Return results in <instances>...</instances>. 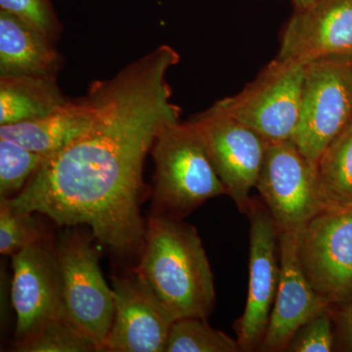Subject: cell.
<instances>
[{
	"instance_id": "16",
	"label": "cell",
	"mask_w": 352,
	"mask_h": 352,
	"mask_svg": "<svg viewBox=\"0 0 352 352\" xmlns=\"http://www.w3.org/2000/svg\"><path fill=\"white\" fill-rule=\"evenodd\" d=\"M60 66L61 57L52 39L0 10V78L56 76Z\"/></svg>"
},
{
	"instance_id": "24",
	"label": "cell",
	"mask_w": 352,
	"mask_h": 352,
	"mask_svg": "<svg viewBox=\"0 0 352 352\" xmlns=\"http://www.w3.org/2000/svg\"><path fill=\"white\" fill-rule=\"evenodd\" d=\"M0 10L25 21L53 41L59 32L50 0H0Z\"/></svg>"
},
{
	"instance_id": "15",
	"label": "cell",
	"mask_w": 352,
	"mask_h": 352,
	"mask_svg": "<svg viewBox=\"0 0 352 352\" xmlns=\"http://www.w3.org/2000/svg\"><path fill=\"white\" fill-rule=\"evenodd\" d=\"M95 118L88 95L69 100L54 112L19 124L0 126V138L8 139L44 159L62 151L89 129Z\"/></svg>"
},
{
	"instance_id": "7",
	"label": "cell",
	"mask_w": 352,
	"mask_h": 352,
	"mask_svg": "<svg viewBox=\"0 0 352 352\" xmlns=\"http://www.w3.org/2000/svg\"><path fill=\"white\" fill-rule=\"evenodd\" d=\"M205 145L210 162L230 197L245 214L256 189L268 142L214 104L189 120Z\"/></svg>"
},
{
	"instance_id": "12",
	"label": "cell",
	"mask_w": 352,
	"mask_h": 352,
	"mask_svg": "<svg viewBox=\"0 0 352 352\" xmlns=\"http://www.w3.org/2000/svg\"><path fill=\"white\" fill-rule=\"evenodd\" d=\"M115 314L104 351L166 352L175 319L133 270L113 279Z\"/></svg>"
},
{
	"instance_id": "18",
	"label": "cell",
	"mask_w": 352,
	"mask_h": 352,
	"mask_svg": "<svg viewBox=\"0 0 352 352\" xmlns=\"http://www.w3.org/2000/svg\"><path fill=\"white\" fill-rule=\"evenodd\" d=\"M322 210L352 208V120L316 163Z\"/></svg>"
},
{
	"instance_id": "20",
	"label": "cell",
	"mask_w": 352,
	"mask_h": 352,
	"mask_svg": "<svg viewBox=\"0 0 352 352\" xmlns=\"http://www.w3.org/2000/svg\"><path fill=\"white\" fill-rule=\"evenodd\" d=\"M19 352L99 351L94 340L80 332L66 316L44 324L34 335L14 344Z\"/></svg>"
},
{
	"instance_id": "25",
	"label": "cell",
	"mask_w": 352,
	"mask_h": 352,
	"mask_svg": "<svg viewBox=\"0 0 352 352\" xmlns=\"http://www.w3.org/2000/svg\"><path fill=\"white\" fill-rule=\"evenodd\" d=\"M338 335L346 351H352V298L344 305L333 308Z\"/></svg>"
},
{
	"instance_id": "5",
	"label": "cell",
	"mask_w": 352,
	"mask_h": 352,
	"mask_svg": "<svg viewBox=\"0 0 352 352\" xmlns=\"http://www.w3.org/2000/svg\"><path fill=\"white\" fill-rule=\"evenodd\" d=\"M307 66L276 58L240 94L215 104L267 142L292 141L300 119Z\"/></svg>"
},
{
	"instance_id": "6",
	"label": "cell",
	"mask_w": 352,
	"mask_h": 352,
	"mask_svg": "<svg viewBox=\"0 0 352 352\" xmlns=\"http://www.w3.org/2000/svg\"><path fill=\"white\" fill-rule=\"evenodd\" d=\"M351 120L352 57L322 58L308 63L292 142L316 164Z\"/></svg>"
},
{
	"instance_id": "9",
	"label": "cell",
	"mask_w": 352,
	"mask_h": 352,
	"mask_svg": "<svg viewBox=\"0 0 352 352\" xmlns=\"http://www.w3.org/2000/svg\"><path fill=\"white\" fill-rule=\"evenodd\" d=\"M300 265L333 307L352 298V208L322 210L298 232Z\"/></svg>"
},
{
	"instance_id": "10",
	"label": "cell",
	"mask_w": 352,
	"mask_h": 352,
	"mask_svg": "<svg viewBox=\"0 0 352 352\" xmlns=\"http://www.w3.org/2000/svg\"><path fill=\"white\" fill-rule=\"evenodd\" d=\"M245 214L250 220L249 289L242 316L235 323L242 351H258L270 324L280 280L279 237L270 210L251 200Z\"/></svg>"
},
{
	"instance_id": "22",
	"label": "cell",
	"mask_w": 352,
	"mask_h": 352,
	"mask_svg": "<svg viewBox=\"0 0 352 352\" xmlns=\"http://www.w3.org/2000/svg\"><path fill=\"white\" fill-rule=\"evenodd\" d=\"M36 214L13 210L0 200V254L13 256L25 248L46 240Z\"/></svg>"
},
{
	"instance_id": "21",
	"label": "cell",
	"mask_w": 352,
	"mask_h": 352,
	"mask_svg": "<svg viewBox=\"0 0 352 352\" xmlns=\"http://www.w3.org/2000/svg\"><path fill=\"white\" fill-rule=\"evenodd\" d=\"M43 159L18 143L0 138V200L19 195Z\"/></svg>"
},
{
	"instance_id": "14",
	"label": "cell",
	"mask_w": 352,
	"mask_h": 352,
	"mask_svg": "<svg viewBox=\"0 0 352 352\" xmlns=\"http://www.w3.org/2000/svg\"><path fill=\"white\" fill-rule=\"evenodd\" d=\"M352 57V0H317L295 10L282 32L277 58L308 64Z\"/></svg>"
},
{
	"instance_id": "13",
	"label": "cell",
	"mask_w": 352,
	"mask_h": 352,
	"mask_svg": "<svg viewBox=\"0 0 352 352\" xmlns=\"http://www.w3.org/2000/svg\"><path fill=\"white\" fill-rule=\"evenodd\" d=\"M280 280L270 324L258 351H287L298 329L332 308L308 281L298 251V233L278 231Z\"/></svg>"
},
{
	"instance_id": "17",
	"label": "cell",
	"mask_w": 352,
	"mask_h": 352,
	"mask_svg": "<svg viewBox=\"0 0 352 352\" xmlns=\"http://www.w3.org/2000/svg\"><path fill=\"white\" fill-rule=\"evenodd\" d=\"M69 100L56 76L0 78V126L45 117Z\"/></svg>"
},
{
	"instance_id": "23",
	"label": "cell",
	"mask_w": 352,
	"mask_h": 352,
	"mask_svg": "<svg viewBox=\"0 0 352 352\" xmlns=\"http://www.w3.org/2000/svg\"><path fill=\"white\" fill-rule=\"evenodd\" d=\"M333 307L322 312L298 329L287 351L330 352L335 347Z\"/></svg>"
},
{
	"instance_id": "8",
	"label": "cell",
	"mask_w": 352,
	"mask_h": 352,
	"mask_svg": "<svg viewBox=\"0 0 352 352\" xmlns=\"http://www.w3.org/2000/svg\"><path fill=\"white\" fill-rule=\"evenodd\" d=\"M256 189L278 231L298 233L321 212L316 164L292 141L268 142Z\"/></svg>"
},
{
	"instance_id": "2",
	"label": "cell",
	"mask_w": 352,
	"mask_h": 352,
	"mask_svg": "<svg viewBox=\"0 0 352 352\" xmlns=\"http://www.w3.org/2000/svg\"><path fill=\"white\" fill-rule=\"evenodd\" d=\"M133 270L177 319H207L214 310V274L198 231L182 219L153 212Z\"/></svg>"
},
{
	"instance_id": "26",
	"label": "cell",
	"mask_w": 352,
	"mask_h": 352,
	"mask_svg": "<svg viewBox=\"0 0 352 352\" xmlns=\"http://www.w3.org/2000/svg\"><path fill=\"white\" fill-rule=\"evenodd\" d=\"M317 0H292L296 10L307 8L308 6H312Z\"/></svg>"
},
{
	"instance_id": "11",
	"label": "cell",
	"mask_w": 352,
	"mask_h": 352,
	"mask_svg": "<svg viewBox=\"0 0 352 352\" xmlns=\"http://www.w3.org/2000/svg\"><path fill=\"white\" fill-rule=\"evenodd\" d=\"M11 258L10 295L17 320L15 344H18L44 324L66 314L54 245L46 239L25 248Z\"/></svg>"
},
{
	"instance_id": "4",
	"label": "cell",
	"mask_w": 352,
	"mask_h": 352,
	"mask_svg": "<svg viewBox=\"0 0 352 352\" xmlns=\"http://www.w3.org/2000/svg\"><path fill=\"white\" fill-rule=\"evenodd\" d=\"M65 314L104 351L113 320V288L102 274L99 252L87 234L73 230L54 245Z\"/></svg>"
},
{
	"instance_id": "1",
	"label": "cell",
	"mask_w": 352,
	"mask_h": 352,
	"mask_svg": "<svg viewBox=\"0 0 352 352\" xmlns=\"http://www.w3.org/2000/svg\"><path fill=\"white\" fill-rule=\"evenodd\" d=\"M159 46L87 95L95 118L80 138L43 159L23 191L6 200L13 210L43 214L60 226H87L92 237L120 254H140L146 231L141 215L146 157L159 131L179 120L166 75L179 62Z\"/></svg>"
},
{
	"instance_id": "19",
	"label": "cell",
	"mask_w": 352,
	"mask_h": 352,
	"mask_svg": "<svg viewBox=\"0 0 352 352\" xmlns=\"http://www.w3.org/2000/svg\"><path fill=\"white\" fill-rule=\"evenodd\" d=\"M237 340L210 327L207 319H177L171 325L166 352H239Z\"/></svg>"
},
{
	"instance_id": "3",
	"label": "cell",
	"mask_w": 352,
	"mask_h": 352,
	"mask_svg": "<svg viewBox=\"0 0 352 352\" xmlns=\"http://www.w3.org/2000/svg\"><path fill=\"white\" fill-rule=\"evenodd\" d=\"M154 160L153 212L183 219L210 199L226 195L203 141L191 122H170L159 131Z\"/></svg>"
}]
</instances>
